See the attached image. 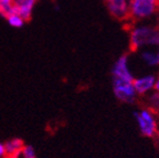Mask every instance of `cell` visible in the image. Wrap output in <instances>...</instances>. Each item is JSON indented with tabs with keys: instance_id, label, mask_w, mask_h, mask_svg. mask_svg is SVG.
Returning <instances> with one entry per match:
<instances>
[{
	"instance_id": "cell-1",
	"label": "cell",
	"mask_w": 159,
	"mask_h": 158,
	"mask_svg": "<svg viewBox=\"0 0 159 158\" xmlns=\"http://www.w3.org/2000/svg\"><path fill=\"white\" fill-rule=\"evenodd\" d=\"M129 43L132 50L159 47V28L150 25H139L130 30Z\"/></svg>"
},
{
	"instance_id": "cell-2",
	"label": "cell",
	"mask_w": 159,
	"mask_h": 158,
	"mask_svg": "<svg viewBox=\"0 0 159 158\" xmlns=\"http://www.w3.org/2000/svg\"><path fill=\"white\" fill-rule=\"evenodd\" d=\"M159 10V0H129V18L137 21L152 18Z\"/></svg>"
},
{
	"instance_id": "cell-3",
	"label": "cell",
	"mask_w": 159,
	"mask_h": 158,
	"mask_svg": "<svg viewBox=\"0 0 159 158\" xmlns=\"http://www.w3.org/2000/svg\"><path fill=\"white\" fill-rule=\"evenodd\" d=\"M112 87L115 97L123 103L133 104L138 96L134 87V81L130 80L112 77Z\"/></svg>"
},
{
	"instance_id": "cell-4",
	"label": "cell",
	"mask_w": 159,
	"mask_h": 158,
	"mask_svg": "<svg viewBox=\"0 0 159 158\" xmlns=\"http://www.w3.org/2000/svg\"><path fill=\"white\" fill-rule=\"evenodd\" d=\"M135 119L137 126L143 136L145 137H154L158 132V124L152 109H142L135 112Z\"/></svg>"
},
{
	"instance_id": "cell-5",
	"label": "cell",
	"mask_w": 159,
	"mask_h": 158,
	"mask_svg": "<svg viewBox=\"0 0 159 158\" xmlns=\"http://www.w3.org/2000/svg\"><path fill=\"white\" fill-rule=\"evenodd\" d=\"M112 77L125 79L134 81L135 77L129 67V57L127 54H122L112 67Z\"/></svg>"
},
{
	"instance_id": "cell-6",
	"label": "cell",
	"mask_w": 159,
	"mask_h": 158,
	"mask_svg": "<svg viewBox=\"0 0 159 158\" xmlns=\"http://www.w3.org/2000/svg\"><path fill=\"white\" fill-rule=\"evenodd\" d=\"M107 10L113 18L117 20H126L129 18V0H108Z\"/></svg>"
},
{
	"instance_id": "cell-7",
	"label": "cell",
	"mask_w": 159,
	"mask_h": 158,
	"mask_svg": "<svg viewBox=\"0 0 159 158\" xmlns=\"http://www.w3.org/2000/svg\"><path fill=\"white\" fill-rule=\"evenodd\" d=\"M156 77L154 74H145L142 77H135L134 87L137 95H146L155 90Z\"/></svg>"
},
{
	"instance_id": "cell-8",
	"label": "cell",
	"mask_w": 159,
	"mask_h": 158,
	"mask_svg": "<svg viewBox=\"0 0 159 158\" xmlns=\"http://www.w3.org/2000/svg\"><path fill=\"white\" fill-rule=\"evenodd\" d=\"M37 0H15L16 13L23 18L25 21L31 19L33 8Z\"/></svg>"
},
{
	"instance_id": "cell-9",
	"label": "cell",
	"mask_w": 159,
	"mask_h": 158,
	"mask_svg": "<svg viewBox=\"0 0 159 158\" xmlns=\"http://www.w3.org/2000/svg\"><path fill=\"white\" fill-rule=\"evenodd\" d=\"M25 143L20 138H11L5 143L6 154L9 158H17L20 156Z\"/></svg>"
},
{
	"instance_id": "cell-10",
	"label": "cell",
	"mask_w": 159,
	"mask_h": 158,
	"mask_svg": "<svg viewBox=\"0 0 159 158\" xmlns=\"http://www.w3.org/2000/svg\"><path fill=\"white\" fill-rule=\"evenodd\" d=\"M140 59L148 67H158L159 65V50L152 51V50H143L140 52Z\"/></svg>"
},
{
	"instance_id": "cell-11",
	"label": "cell",
	"mask_w": 159,
	"mask_h": 158,
	"mask_svg": "<svg viewBox=\"0 0 159 158\" xmlns=\"http://www.w3.org/2000/svg\"><path fill=\"white\" fill-rule=\"evenodd\" d=\"M7 21L11 27L13 28H21L25 25V20L23 19L21 16H19L18 13H13V15H10L7 18Z\"/></svg>"
},
{
	"instance_id": "cell-12",
	"label": "cell",
	"mask_w": 159,
	"mask_h": 158,
	"mask_svg": "<svg viewBox=\"0 0 159 158\" xmlns=\"http://www.w3.org/2000/svg\"><path fill=\"white\" fill-rule=\"evenodd\" d=\"M21 158H37V151L35 148L32 145H25L23 146L21 154H20Z\"/></svg>"
},
{
	"instance_id": "cell-13",
	"label": "cell",
	"mask_w": 159,
	"mask_h": 158,
	"mask_svg": "<svg viewBox=\"0 0 159 158\" xmlns=\"http://www.w3.org/2000/svg\"><path fill=\"white\" fill-rule=\"evenodd\" d=\"M6 156H7V154H6L5 144L0 142V158H5Z\"/></svg>"
},
{
	"instance_id": "cell-14",
	"label": "cell",
	"mask_w": 159,
	"mask_h": 158,
	"mask_svg": "<svg viewBox=\"0 0 159 158\" xmlns=\"http://www.w3.org/2000/svg\"><path fill=\"white\" fill-rule=\"evenodd\" d=\"M155 92H157V93H159V75L158 77H156V82H155Z\"/></svg>"
},
{
	"instance_id": "cell-15",
	"label": "cell",
	"mask_w": 159,
	"mask_h": 158,
	"mask_svg": "<svg viewBox=\"0 0 159 158\" xmlns=\"http://www.w3.org/2000/svg\"><path fill=\"white\" fill-rule=\"evenodd\" d=\"M104 1H105V2H107V1H108V0H104Z\"/></svg>"
}]
</instances>
